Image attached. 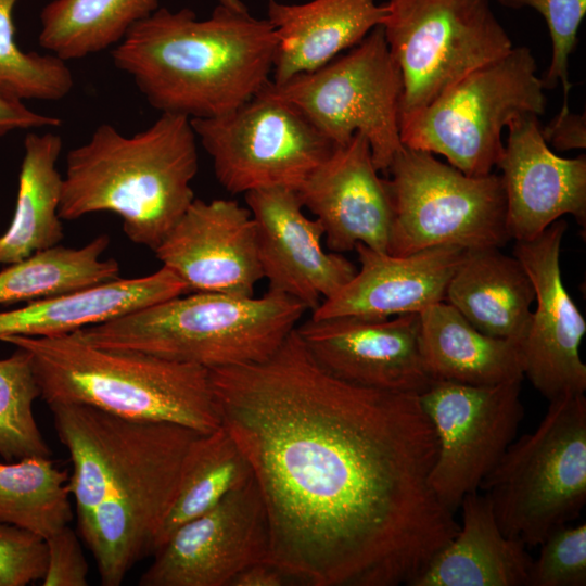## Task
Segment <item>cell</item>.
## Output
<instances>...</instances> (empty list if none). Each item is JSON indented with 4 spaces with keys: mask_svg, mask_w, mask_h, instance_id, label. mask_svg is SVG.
Masks as SVG:
<instances>
[{
    "mask_svg": "<svg viewBox=\"0 0 586 586\" xmlns=\"http://www.w3.org/2000/svg\"><path fill=\"white\" fill-rule=\"evenodd\" d=\"M220 424L268 517V560L310 586H410L458 533L430 475L418 395L345 382L296 328L267 359L209 369Z\"/></svg>",
    "mask_w": 586,
    "mask_h": 586,
    "instance_id": "1",
    "label": "cell"
},
{
    "mask_svg": "<svg viewBox=\"0 0 586 586\" xmlns=\"http://www.w3.org/2000/svg\"><path fill=\"white\" fill-rule=\"evenodd\" d=\"M49 408L73 464L68 488L79 533L94 557L101 584L118 586L153 552L184 456L201 433L81 404Z\"/></svg>",
    "mask_w": 586,
    "mask_h": 586,
    "instance_id": "2",
    "label": "cell"
},
{
    "mask_svg": "<svg viewBox=\"0 0 586 586\" xmlns=\"http://www.w3.org/2000/svg\"><path fill=\"white\" fill-rule=\"evenodd\" d=\"M277 47L267 18L218 4L208 18L158 8L112 50L151 106L189 119L227 114L271 79Z\"/></svg>",
    "mask_w": 586,
    "mask_h": 586,
    "instance_id": "3",
    "label": "cell"
},
{
    "mask_svg": "<svg viewBox=\"0 0 586 586\" xmlns=\"http://www.w3.org/2000/svg\"><path fill=\"white\" fill-rule=\"evenodd\" d=\"M196 140L191 120L176 114L132 136L99 125L67 153L60 218L114 213L131 242L154 251L195 199Z\"/></svg>",
    "mask_w": 586,
    "mask_h": 586,
    "instance_id": "4",
    "label": "cell"
},
{
    "mask_svg": "<svg viewBox=\"0 0 586 586\" xmlns=\"http://www.w3.org/2000/svg\"><path fill=\"white\" fill-rule=\"evenodd\" d=\"M30 355L48 404H81L120 418L174 423L204 434L220 425L209 369L154 355L89 345L74 333L11 335Z\"/></svg>",
    "mask_w": 586,
    "mask_h": 586,
    "instance_id": "5",
    "label": "cell"
},
{
    "mask_svg": "<svg viewBox=\"0 0 586 586\" xmlns=\"http://www.w3.org/2000/svg\"><path fill=\"white\" fill-rule=\"evenodd\" d=\"M306 310L269 289L259 297L192 292L73 333L95 347L215 369L267 359Z\"/></svg>",
    "mask_w": 586,
    "mask_h": 586,
    "instance_id": "6",
    "label": "cell"
},
{
    "mask_svg": "<svg viewBox=\"0 0 586 586\" xmlns=\"http://www.w3.org/2000/svg\"><path fill=\"white\" fill-rule=\"evenodd\" d=\"M479 491L505 535L527 548L578 518L586 504V398L549 402L532 432L513 441Z\"/></svg>",
    "mask_w": 586,
    "mask_h": 586,
    "instance_id": "7",
    "label": "cell"
},
{
    "mask_svg": "<svg viewBox=\"0 0 586 586\" xmlns=\"http://www.w3.org/2000/svg\"><path fill=\"white\" fill-rule=\"evenodd\" d=\"M545 90L531 49L512 47L403 123L402 143L442 155L466 175H488L504 153V128L519 118L543 115Z\"/></svg>",
    "mask_w": 586,
    "mask_h": 586,
    "instance_id": "8",
    "label": "cell"
},
{
    "mask_svg": "<svg viewBox=\"0 0 586 586\" xmlns=\"http://www.w3.org/2000/svg\"><path fill=\"white\" fill-rule=\"evenodd\" d=\"M386 171L393 211L388 254L443 245L502 247L511 240L500 175L469 176L432 153L405 145Z\"/></svg>",
    "mask_w": 586,
    "mask_h": 586,
    "instance_id": "9",
    "label": "cell"
},
{
    "mask_svg": "<svg viewBox=\"0 0 586 586\" xmlns=\"http://www.w3.org/2000/svg\"><path fill=\"white\" fill-rule=\"evenodd\" d=\"M300 112L334 146L364 136L379 171L404 144L399 130L403 81L382 26L358 44L311 72L260 90Z\"/></svg>",
    "mask_w": 586,
    "mask_h": 586,
    "instance_id": "10",
    "label": "cell"
},
{
    "mask_svg": "<svg viewBox=\"0 0 586 586\" xmlns=\"http://www.w3.org/2000/svg\"><path fill=\"white\" fill-rule=\"evenodd\" d=\"M382 23L402 76L399 126L512 40L491 0H387Z\"/></svg>",
    "mask_w": 586,
    "mask_h": 586,
    "instance_id": "11",
    "label": "cell"
},
{
    "mask_svg": "<svg viewBox=\"0 0 586 586\" xmlns=\"http://www.w3.org/2000/svg\"><path fill=\"white\" fill-rule=\"evenodd\" d=\"M190 120L231 194L297 190L334 148L294 107L263 91L227 114Z\"/></svg>",
    "mask_w": 586,
    "mask_h": 586,
    "instance_id": "12",
    "label": "cell"
},
{
    "mask_svg": "<svg viewBox=\"0 0 586 586\" xmlns=\"http://www.w3.org/2000/svg\"><path fill=\"white\" fill-rule=\"evenodd\" d=\"M521 382L472 385L434 380L419 402L437 438L430 484L456 511L463 497L479 492L514 441L524 416Z\"/></svg>",
    "mask_w": 586,
    "mask_h": 586,
    "instance_id": "13",
    "label": "cell"
},
{
    "mask_svg": "<svg viewBox=\"0 0 586 586\" xmlns=\"http://www.w3.org/2000/svg\"><path fill=\"white\" fill-rule=\"evenodd\" d=\"M270 533L252 479L206 512L178 526L154 551L140 586H229L246 566L269 557Z\"/></svg>",
    "mask_w": 586,
    "mask_h": 586,
    "instance_id": "14",
    "label": "cell"
},
{
    "mask_svg": "<svg viewBox=\"0 0 586 586\" xmlns=\"http://www.w3.org/2000/svg\"><path fill=\"white\" fill-rule=\"evenodd\" d=\"M566 229L560 218L536 238L515 241L513 247V256L532 280L536 303L521 342L523 374L549 402L586 391V365L579 352L586 321L560 268Z\"/></svg>",
    "mask_w": 586,
    "mask_h": 586,
    "instance_id": "15",
    "label": "cell"
},
{
    "mask_svg": "<svg viewBox=\"0 0 586 586\" xmlns=\"http://www.w3.org/2000/svg\"><path fill=\"white\" fill-rule=\"evenodd\" d=\"M296 331L316 361L345 382L419 396L434 381L419 349V314L310 317Z\"/></svg>",
    "mask_w": 586,
    "mask_h": 586,
    "instance_id": "16",
    "label": "cell"
},
{
    "mask_svg": "<svg viewBox=\"0 0 586 586\" xmlns=\"http://www.w3.org/2000/svg\"><path fill=\"white\" fill-rule=\"evenodd\" d=\"M153 252L189 293L253 296L264 278L252 214L234 200L194 199Z\"/></svg>",
    "mask_w": 586,
    "mask_h": 586,
    "instance_id": "17",
    "label": "cell"
},
{
    "mask_svg": "<svg viewBox=\"0 0 586 586\" xmlns=\"http://www.w3.org/2000/svg\"><path fill=\"white\" fill-rule=\"evenodd\" d=\"M244 195L269 290L290 295L313 311L354 277L357 268L352 262L322 247L323 228L304 214L296 190L268 188Z\"/></svg>",
    "mask_w": 586,
    "mask_h": 586,
    "instance_id": "18",
    "label": "cell"
},
{
    "mask_svg": "<svg viewBox=\"0 0 586 586\" xmlns=\"http://www.w3.org/2000/svg\"><path fill=\"white\" fill-rule=\"evenodd\" d=\"M507 128V143L497 167L501 170L511 240H532L564 215L585 227V154L573 158L556 154L542 135L538 116L519 118Z\"/></svg>",
    "mask_w": 586,
    "mask_h": 586,
    "instance_id": "19",
    "label": "cell"
},
{
    "mask_svg": "<svg viewBox=\"0 0 586 586\" xmlns=\"http://www.w3.org/2000/svg\"><path fill=\"white\" fill-rule=\"evenodd\" d=\"M296 191L322 226L329 251L342 254L361 243L387 252L392 203L364 136L334 146Z\"/></svg>",
    "mask_w": 586,
    "mask_h": 586,
    "instance_id": "20",
    "label": "cell"
},
{
    "mask_svg": "<svg viewBox=\"0 0 586 586\" xmlns=\"http://www.w3.org/2000/svg\"><path fill=\"white\" fill-rule=\"evenodd\" d=\"M354 250L359 269L342 289L313 310L311 318H390L420 314L445 300L447 284L466 253L464 249L453 245L404 256L361 243Z\"/></svg>",
    "mask_w": 586,
    "mask_h": 586,
    "instance_id": "21",
    "label": "cell"
},
{
    "mask_svg": "<svg viewBox=\"0 0 586 586\" xmlns=\"http://www.w3.org/2000/svg\"><path fill=\"white\" fill-rule=\"evenodd\" d=\"M385 15L377 0H268L267 21L277 37L271 82L321 67L381 26Z\"/></svg>",
    "mask_w": 586,
    "mask_h": 586,
    "instance_id": "22",
    "label": "cell"
},
{
    "mask_svg": "<svg viewBox=\"0 0 586 586\" xmlns=\"http://www.w3.org/2000/svg\"><path fill=\"white\" fill-rule=\"evenodd\" d=\"M189 293L170 269L138 278L113 279L0 311V340L11 335L58 336L101 324Z\"/></svg>",
    "mask_w": 586,
    "mask_h": 586,
    "instance_id": "23",
    "label": "cell"
},
{
    "mask_svg": "<svg viewBox=\"0 0 586 586\" xmlns=\"http://www.w3.org/2000/svg\"><path fill=\"white\" fill-rule=\"evenodd\" d=\"M459 508L458 533L410 586H528L534 559L522 542L502 533L489 498L470 493Z\"/></svg>",
    "mask_w": 586,
    "mask_h": 586,
    "instance_id": "24",
    "label": "cell"
},
{
    "mask_svg": "<svg viewBox=\"0 0 586 586\" xmlns=\"http://www.w3.org/2000/svg\"><path fill=\"white\" fill-rule=\"evenodd\" d=\"M444 301L481 332L522 342L535 290L517 257L500 247H481L466 250Z\"/></svg>",
    "mask_w": 586,
    "mask_h": 586,
    "instance_id": "25",
    "label": "cell"
},
{
    "mask_svg": "<svg viewBox=\"0 0 586 586\" xmlns=\"http://www.w3.org/2000/svg\"><path fill=\"white\" fill-rule=\"evenodd\" d=\"M418 341L433 380L494 385L524 378L521 341L481 332L445 301L419 314Z\"/></svg>",
    "mask_w": 586,
    "mask_h": 586,
    "instance_id": "26",
    "label": "cell"
},
{
    "mask_svg": "<svg viewBox=\"0 0 586 586\" xmlns=\"http://www.w3.org/2000/svg\"><path fill=\"white\" fill-rule=\"evenodd\" d=\"M61 151L62 139L54 132L25 137L15 211L0 237V265L20 262L63 239L59 216L63 177L56 168Z\"/></svg>",
    "mask_w": 586,
    "mask_h": 586,
    "instance_id": "27",
    "label": "cell"
},
{
    "mask_svg": "<svg viewBox=\"0 0 586 586\" xmlns=\"http://www.w3.org/2000/svg\"><path fill=\"white\" fill-rule=\"evenodd\" d=\"M252 479L245 456L221 424L199 434L184 456L178 486L156 535L153 552L178 526L212 509Z\"/></svg>",
    "mask_w": 586,
    "mask_h": 586,
    "instance_id": "28",
    "label": "cell"
},
{
    "mask_svg": "<svg viewBox=\"0 0 586 586\" xmlns=\"http://www.w3.org/2000/svg\"><path fill=\"white\" fill-rule=\"evenodd\" d=\"M158 0H53L40 13L39 44L63 61L114 48Z\"/></svg>",
    "mask_w": 586,
    "mask_h": 586,
    "instance_id": "29",
    "label": "cell"
},
{
    "mask_svg": "<svg viewBox=\"0 0 586 586\" xmlns=\"http://www.w3.org/2000/svg\"><path fill=\"white\" fill-rule=\"evenodd\" d=\"M110 238L101 234L74 249L55 245L0 271V304L33 302L118 278L119 265L101 259Z\"/></svg>",
    "mask_w": 586,
    "mask_h": 586,
    "instance_id": "30",
    "label": "cell"
},
{
    "mask_svg": "<svg viewBox=\"0 0 586 586\" xmlns=\"http://www.w3.org/2000/svg\"><path fill=\"white\" fill-rule=\"evenodd\" d=\"M67 471L49 457L0 462V522L47 539L73 518Z\"/></svg>",
    "mask_w": 586,
    "mask_h": 586,
    "instance_id": "31",
    "label": "cell"
},
{
    "mask_svg": "<svg viewBox=\"0 0 586 586\" xmlns=\"http://www.w3.org/2000/svg\"><path fill=\"white\" fill-rule=\"evenodd\" d=\"M20 0H0V92L24 101H58L74 78L66 62L52 53L25 52L16 43L14 9Z\"/></svg>",
    "mask_w": 586,
    "mask_h": 586,
    "instance_id": "32",
    "label": "cell"
},
{
    "mask_svg": "<svg viewBox=\"0 0 586 586\" xmlns=\"http://www.w3.org/2000/svg\"><path fill=\"white\" fill-rule=\"evenodd\" d=\"M39 396L28 352L17 347L0 359V456L5 460L51 456L33 411Z\"/></svg>",
    "mask_w": 586,
    "mask_h": 586,
    "instance_id": "33",
    "label": "cell"
},
{
    "mask_svg": "<svg viewBox=\"0 0 586 586\" xmlns=\"http://www.w3.org/2000/svg\"><path fill=\"white\" fill-rule=\"evenodd\" d=\"M508 9L531 8L538 12L546 22L551 46L550 65L542 77L547 89L559 84L563 90V105L560 111H568V95L572 88L569 80V59L576 47L577 35L586 15V0H497Z\"/></svg>",
    "mask_w": 586,
    "mask_h": 586,
    "instance_id": "34",
    "label": "cell"
},
{
    "mask_svg": "<svg viewBox=\"0 0 586 586\" xmlns=\"http://www.w3.org/2000/svg\"><path fill=\"white\" fill-rule=\"evenodd\" d=\"M528 586L586 585V524L563 525L540 543Z\"/></svg>",
    "mask_w": 586,
    "mask_h": 586,
    "instance_id": "35",
    "label": "cell"
},
{
    "mask_svg": "<svg viewBox=\"0 0 586 586\" xmlns=\"http://www.w3.org/2000/svg\"><path fill=\"white\" fill-rule=\"evenodd\" d=\"M46 568V540L0 522V586H25L42 579Z\"/></svg>",
    "mask_w": 586,
    "mask_h": 586,
    "instance_id": "36",
    "label": "cell"
},
{
    "mask_svg": "<svg viewBox=\"0 0 586 586\" xmlns=\"http://www.w3.org/2000/svg\"><path fill=\"white\" fill-rule=\"evenodd\" d=\"M47 568L43 586L88 585V563L79 539L67 525L46 539Z\"/></svg>",
    "mask_w": 586,
    "mask_h": 586,
    "instance_id": "37",
    "label": "cell"
},
{
    "mask_svg": "<svg viewBox=\"0 0 586 586\" xmlns=\"http://www.w3.org/2000/svg\"><path fill=\"white\" fill-rule=\"evenodd\" d=\"M542 135L547 144L560 152L585 149V114L560 111L547 126L542 127Z\"/></svg>",
    "mask_w": 586,
    "mask_h": 586,
    "instance_id": "38",
    "label": "cell"
},
{
    "mask_svg": "<svg viewBox=\"0 0 586 586\" xmlns=\"http://www.w3.org/2000/svg\"><path fill=\"white\" fill-rule=\"evenodd\" d=\"M61 119L30 110L24 101L0 92V137L15 130L58 127Z\"/></svg>",
    "mask_w": 586,
    "mask_h": 586,
    "instance_id": "39",
    "label": "cell"
},
{
    "mask_svg": "<svg viewBox=\"0 0 586 586\" xmlns=\"http://www.w3.org/2000/svg\"><path fill=\"white\" fill-rule=\"evenodd\" d=\"M294 582L285 570L266 559L243 569L229 586H283Z\"/></svg>",
    "mask_w": 586,
    "mask_h": 586,
    "instance_id": "40",
    "label": "cell"
},
{
    "mask_svg": "<svg viewBox=\"0 0 586 586\" xmlns=\"http://www.w3.org/2000/svg\"><path fill=\"white\" fill-rule=\"evenodd\" d=\"M219 4L235 9V10H247L245 5L240 0H218Z\"/></svg>",
    "mask_w": 586,
    "mask_h": 586,
    "instance_id": "41",
    "label": "cell"
}]
</instances>
